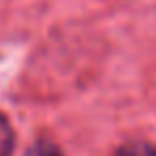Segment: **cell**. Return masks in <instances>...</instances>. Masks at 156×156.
Here are the masks:
<instances>
[{"instance_id":"6da1fadb","label":"cell","mask_w":156,"mask_h":156,"mask_svg":"<svg viewBox=\"0 0 156 156\" xmlns=\"http://www.w3.org/2000/svg\"><path fill=\"white\" fill-rule=\"evenodd\" d=\"M115 156H156V145L147 143V141H133L122 145Z\"/></svg>"},{"instance_id":"7a4b0ae2","label":"cell","mask_w":156,"mask_h":156,"mask_svg":"<svg viewBox=\"0 0 156 156\" xmlns=\"http://www.w3.org/2000/svg\"><path fill=\"white\" fill-rule=\"evenodd\" d=\"M13 150V130L7 118L0 113V156H9Z\"/></svg>"},{"instance_id":"3957f363","label":"cell","mask_w":156,"mask_h":156,"mask_svg":"<svg viewBox=\"0 0 156 156\" xmlns=\"http://www.w3.org/2000/svg\"><path fill=\"white\" fill-rule=\"evenodd\" d=\"M26 156H64V154H62L60 147H58L56 143H51V141H37V143L30 147V152H28Z\"/></svg>"}]
</instances>
